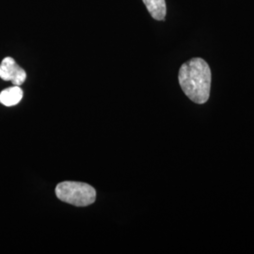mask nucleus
<instances>
[{
	"label": "nucleus",
	"mask_w": 254,
	"mask_h": 254,
	"mask_svg": "<svg viewBox=\"0 0 254 254\" xmlns=\"http://www.w3.org/2000/svg\"><path fill=\"white\" fill-rule=\"evenodd\" d=\"M178 80L185 94L196 104L206 103L210 96L211 70L207 63L194 58L181 66Z\"/></svg>",
	"instance_id": "1"
},
{
	"label": "nucleus",
	"mask_w": 254,
	"mask_h": 254,
	"mask_svg": "<svg viewBox=\"0 0 254 254\" xmlns=\"http://www.w3.org/2000/svg\"><path fill=\"white\" fill-rule=\"evenodd\" d=\"M55 192L59 200L77 207L89 206L96 200V190L91 185L81 182H62Z\"/></svg>",
	"instance_id": "2"
},
{
	"label": "nucleus",
	"mask_w": 254,
	"mask_h": 254,
	"mask_svg": "<svg viewBox=\"0 0 254 254\" xmlns=\"http://www.w3.org/2000/svg\"><path fill=\"white\" fill-rule=\"evenodd\" d=\"M0 78L12 82L14 86H21L27 79V73L12 58L7 57L0 64Z\"/></svg>",
	"instance_id": "3"
},
{
	"label": "nucleus",
	"mask_w": 254,
	"mask_h": 254,
	"mask_svg": "<svg viewBox=\"0 0 254 254\" xmlns=\"http://www.w3.org/2000/svg\"><path fill=\"white\" fill-rule=\"evenodd\" d=\"M24 92L20 86H13L0 92V103L6 107H13L23 98Z\"/></svg>",
	"instance_id": "4"
},
{
	"label": "nucleus",
	"mask_w": 254,
	"mask_h": 254,
	"mask_svg": "<svg viewBox=\"0 0 254 254\" xmlns=\"http://www.w3.org/2000/svg\"><path fill=\"white\" fill-rule=\"evenodd\" d=\"M146 8L153 18L157 21H163L167 13V6L165 0H142Z\"/></svg>",
	"instance_id": "5"
}]
</instances>
